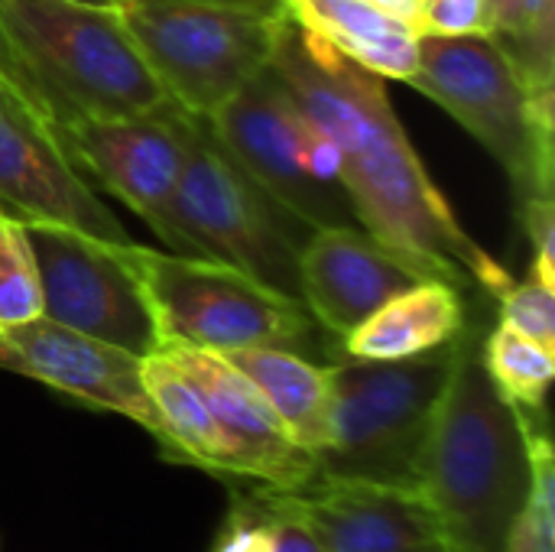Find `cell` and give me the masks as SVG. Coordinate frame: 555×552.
Masks as SVG:
<instances>
[{
	"instance_id": "6da1fadb",
	"label": "cell",
	"mask_w": 555,
	"mask_h": 552,
	"mask_svg": "<svg viewBox=\"0 0 555 552\" xmlns=\"http://www.w3.org/2000/svg\"><path fill=\"white\" fill-rule=\"evenodd\" d=\"M270 62L335 143L341 185L361 228L436 280L459 290L478 286L501 299L514 277L462 228L426 172L390 104L387 78L345 59L293 20L280 29Z\"/></svg>"
},
{
	"instance_id": "7a4b0ae2",
	"label": "cell",
	"mask_w": 555,
	"mask_h": 552,
	"mask_svg": "<svg viewBox=\"0 0 555 552\" xmlns=\"http://www.w3.org/2000/svg\"><path fill=\"white\" fill-rule=\"evenodd\" d=\"M485 335L468 322L429 433L420 495L459 552H504L530 495L533 416L511 403L481 358Z\"/></svg>"
},
{
	"instance_id": "3957f363",
	"label": "cell",
	"mask_w": 555,
	"mask_h": 552,
	"mask_svg": "<svg viewBox=\"0 0 555 552\" xmlns=\"http://www.w3.org/2000/svg\"><path fill=\"white\" fill-rule=\"evenodd\" d=\"M0 33L23 88L55 127L78 117L146 114L169 101L117 7L0 0Z\"/></svg>"
},
{
	"instance_id": "277c9868",
	"label": "cell",
	"mask_w": 555,
	"mask_h": 552,
	"mask_svg": "<svg viewBox=\"0 0 555 552\" xmlns=\"http://www.w3.org/2000/svg\"><path fill=\"white\" fill-rule=\"evenodd\" d=\"M124 260L140 280L163 345L205 351L283 348L319 364L341 358V342L328 335L302 299L283 296L250 273L189 254H166L120 244Z\"/></svg>"
},
{
	"instance_id": "5b68a950",
	"label": "cell",
	"mask_w": 555,
	"mask_h": 552,
	"mask_svg": "<svg viewBox=\"0 0 555 552\" xmlns=\"http://www.w3.org/2000/svg\"><path fill=\"white\" fill-rule=\"evenodd\" d=\"M455 342L400 361H332V433L315 478L420 491Z\"/></svg>"
},
{
	"instance_id": "8992f818",
	"label": "cell",
	"mask_w": 555,
	"mask_h": 552,
	"mask_svg": "<svg viewBox=\"0 0 555 552\" xmlns=\"http://www.w3.org/2000/svg\"><path fill=\"white\" fill-rule=\"evenodd\" d=\"M179 124L182 169L172 215L185 254L231 264L263 286L302 299L299 260L312 228L228 153L208 117L179 107Z\"/></svg>"
},
{
	"instance_id": "52a82bcc",
	"label": "cell",
	"mask_w": 555,
	"mask_h": 552,
	"mask_svg": "<svg viewBox=\"0 0 555 552\" xmlns=\"http://www.w3.org/2000/svg\"><path fill=\"white\" fill-rule=\"evenodd\" d=\"M410 85L442 104L498 159L517 208L553 198V91H530L491 33H420Z\"/></svg>"
},
{
	"instance_id": "ba28073f",
	"label": "cell",
	"mask_w": 555,
	"mask_h": 552,
	"mask_svg": "<svg viewBox=\"0 0 555 552\" xmlns=\"http://www.w3.org/2000/svg\"><path fill=\"white\" fill-rule=\"evenodd\" d=\"M166 98L208 117L270 65L283 0H124L117 3Z\"/></svg>"
},
{
	"instance_id": "9c48e42d",
	"label": "cell",
	"mask_w": 555,
	"mask_h": 552,
	"mask_svg": "<svg viewBox=\"0 0 555 552\" xmlns=\"http://www.w3.org/2000/svg\"><path fill=\"white\" fill-rule=\"evenodd\" d=\"M208 124L228 153L312 231L361 228L341 185L335 143L302 111L273 62L211 111Z\"/></svg>"
},
{
	"instance_id": "30bf717a",
	"label": "cell",
	"mask_w": 555,
	"mask_h": 552,
	"mask_svg": "<svg viewBox=\"0 0 555 552\" xmlns=\"http://www.w3.org/2000/svg\"><path fill=\"white\" fill-rule=\"evenodd\" d=\"M23 228L36 257L46 319L137 358L163 348L153 309L120 244L52 221H23Z\"/></svg>"
},
{
	"instance_id": "8fae6325",
	"label": "cell",
	"mask_w": 555,
	"mask_h": 552,
	"mask_svg": "<svg viewBox=\"0 0 555 552\" xmlns=\"http://www.w3.org/2000/svg\"><path fill=\"white\" fill-rule=\"evenodd\" d=\"M55 133L91 185L137 211L172 254H185L172 215L182 169V124L172 101L146 114L78 117L55 127Z\"/></svg>"
},
{
	"instance_id": "7c38bea8",
	"label": "cell",
	"mask_w": 555,
	"mask_h": 552,
	"mask_svg": "<svg viewBox=\"0 0 555 552\" xmlns=\"http://www.w3.org/2000/svg\"><path fill=\"white\" fill-rule=\"evenodd\" d=\"M0 211L16 221H52L101 241L127 244L124 224L68 159L55 124L0 75Z\"/></svg>"
},
{
	"instance_id": "4fadbf2b",
	"label": "cell",
	"mask_w": 555,
	"mask_h": 552,
	"mask_svg": "<svg viewBox=\"0 0 555 552\" xmlns=\"http://www.w3.org/2000/svg\"><path fill=\"white\" fill-rule=\"evenodd\" d=\"M0 368L117 413L143 426L163 449V426L143 387V358L39 316L0 332Z\"/></svg>"
},
{
	"instance_id": "5bb4252c",
	"label": "cell",
	"mask_w": 555,
	"mask_h": 552,
	"mask_svg": "<svg viewBox=\"0 0 555 552\" xmlns=\"http://www.w3.org/2000/svg\"><path fill=\"white\" fill-rule=\"evenodd\" d=\"M205 397L231 459V478L273 491H293L315 478V459L293 442L263 394L218 351L163 345Z\"/></svg>"
},
{
	"instance_id": "9a60e30c",
	"label": "cell",
	"mask_w": 555,
	"mask_h": 552,
	"mask_svg": "<svg viewBox=\"0 0 555 552\" xmlns=\"http://www.w3.org/2000/svg\"><path fill=\"white\" fill-rule=\"evenodd\" d=\"M273 495L325 552H459L420 491L312 478L302 488Z\"/></svg>"
},
{
	"instance_id": "2e32d148",
	"label": "cell",
	"mask_w": 555,
	"mask_h": 552,
	"mask_svg": "<svg viewBox=\"0 0 555 552\" xmlns=\"http://www.w3.org/2000/svg\"><path fill=\"white\" fill-rule=\"evenodd\" d=\"M302 303L338 342L393 296L436 280L364 228H319L299 260Z\"/></svg>"
},
{
	"instance_id": "e0dca14e",
	"label": "cell",
	"mask_w": 555,
	"mask_h": 552,
	"mask_svg": "<svg viewBox=\"0 0 555 552\" xmlns=\"http://www.w3.org/2000/svg\"><path fill=\"white\" fill-rule=\"evenodd\" d=\"M465 325L468 309L462 290L446 280H423L348 332L341 338V355L361 361L416 358L455 342Z\"/></svg>"
},
{
	"instance_id": "ac0fdd59",
	"label": "cell",
	"mask_w": 555,
	"mask_h": 552,
	"mask_svg": "<svg viewBox=\"0 0 555 552\" xmlns=\"http://www.w3.org/2000/svg\"><path fill=\"white\" fill-rule=\"evenodd\" d=\"M296 26L358 62L361 68L387 78L410 81L420 62V33L371 0H283Z\"/></svg>"
},
{
	"instance_id": "d6986e66",
	"label": "cell",
	"mask_w": 555,
	"mask_h": 552,
	"mask_svg": "<svg viewBox=\"0 0 555 552\" xmlns=\"http://www.w3.org/2000/svg\"><path fill=\"white\" fill-rule=\"evenodd\" d=\"M224 358L263 394L296 446L312 459L332 433V364H319L283 348H237Z\"/></svg>"
},
{
	"instance_id": "ffe728a7",
	"label": "cell",
	"mask_w": 555,
	"mask_h": 552,
	"mask_svg": "<svg viewBox=\"0 0 555 552\" xmlns=\"http://www.w3.org/2000/svg\"><path fill=\"white\" fill-rule=\"evenodd\" d=\"M143 387L163 426V455L169 462H185L211 475L231 478V459L211 410L189 374L159 348L143 358Z\"/></svg>"
},
{
	"instance_id": "44dd1931",
	"label": "cell",
	"mask_w": 555,
	"mask_h": 552,
	"mask_svg": "<svg viewBox=\"0 0 555 552\" xmlns=\"http://www.w3.org/2000/svg\"><path fill=\"white\" fill-rule=\"evenodd\" d=\"M481 358L501 394L530 416H543L555 377V351L498 322L481 342Z\"/></svg>"
},
{
	"instance_id": "7402d4cb",
	"label": "cell",
	"mask_w": 555,
	"mask_h": 552,
	"mask_svg": "<svg viewBox=\"0 0 555 552\" xmlns=\"http://www.w3.org/2000/svg\"><path fill=\"white\" fill-rule=\"evenodd\" d=\"M491 36L511 55L530 91H553L555 0H507Z\"/></svg>"
},
{
	"instance_id": "603a6c76",
	"label": "cell",
	"mask_w": 555,
	"mask_h": 552,
	"mask_svg": "<svg viewBox=\"0 0 555 552\" xmlns=\"http://www.w3.org/2000/svg\"><path fill=\"white\" fill-rule=\"evenodd\" d=\"M504 552H555V455L546 429L530 433V495Z\"/></svg>"
},
{
	"instance_id": "cb8c5ba5",
	"label": "cell",
	"mask_w": 555,
	"mask_h": 552,
	"mask_svg": "<svg viewBox=\"0 0 555 552\" xmlns=\"http://www.w3.org/2000/svg\"><path fill=\"white\" fill-rule=\"evenodd\" d=\"M42 316L36 257L23 221L0 211V332Z\"/></svg>"
},
{
	"instance_id": "d4e9b609",
	"label": "cell",
	"mask_w": 555,
	"mask_h": 552,
	"mask_svg": "<svg viewBox=\"0 0 555 552\" xmlns=\"http://www.w3.org/2000/svg\"><path fill=\"white\" fill-rule=\"evenodd\" d=\"M501 325L555 351V286L543 283L533 270L524 283L514 280L501 296Z\"/></svg>"
},
{
	"instance_id": "484cf974",
	"label": "cell",
	"mask_w": 555,
	"mask_h": 552,
	"mask_svg": "<svg viewBox=\"0 0 555 552\" xmlns=\"http://www.w3.org/2000/svg\"><path fill=\"white\" fill-rule=\"evenodd\" d=\"M273 543V517L257 485L231 488V508L224 524L218 527L211 552H270Z\"/></svg>"
},
{
	"instance_id": "4316f807",
	"label": "cell",
	"mask_w": 555,
	"mask_h": 552,
	"mask_svg": "<svg viewBox=\"0 0 555 552\" xmlns=\"http://www.w3.org/2000/svg\"><path fill=\"white\" fill-rule=\"evenodd\" d=\"M491 0H426L420 33L433 36H478L491 33Z\"/></svg>"
},
{
	"instance_id": "83f0119b",
	"label": "cell",
	"mask_w": 555,
	"mask_h": 552,
	"mask_svg": "<svg viewBox=\"0 0 555 552\" xmlns=\"http://www.w3.org/2000/svg\"><path fill=\"white\" fill-rule=\"evenodd\" d=\"M520 221L530 238L533 264L530 270L555 286V202L553 198H530L520 205Z\"/></svg>"
},
{
	"instance_id": "f1b7e54d",
	"label": "cell",
	"mask_w": 555,
	"mask_h": 552,
	"mask_svg": "<svg viewBox=\"0 0 555 552\" xmlns=\"http://www.w3.org/2000/svg\"><path fill=\"white\" fill-rule=\"evenodd\" d=\"M260 495H263V501L270 508V517H273V543H270V552H325L322 543L315 540V534L289 508H283L270 488H260Z\"/></svg>"
},
{
	"instance_id": "f546056e",
	"label": "cell",
	"mask_w": 555,
	"mask_h": 552,
	"mask_svg": "<svg viewBox=\"0 0 555 552\" xmlns=\"http://www.w3.org/2000/svg\"><path fill=\"white\" fill-rule=\"evenodd\" d=\"M377 10H384V13H390L393 20H400V23H406V26H413L416 33H420V20H423V3L426 0H371Z\"/></svg>"
},
{
	"instance_id": "4dcf8cb0",
	"label": "cell",
	"mask_w": 555,
	"mask_h": 552,
	"mask_svg": "<svg viewBox=\"0 0 555 552\" xmlns=\"http://www.w3.org/2000/svg\"><path fill=\"white\" fill-rule=\"evenodd\" d=\"M0 75H3V78H10V81H16V85L23 88L20 68H16V62H13V55H10V46H7L3 33H0ZM23 91H26V88H23ZM26 94H29V91H26Z\"/></svg>"
},
{
	"instance_id": "1f68e13d",
	"label": "cell",
	"mask_w": 555,
	"mask_h": 552,
	"mask_svg": "<svg viewBox=\"0 0 555 552\" xmlns=\"http://www.w3.org/2000/svg\"><path fill=\"white\" fill-rule=\"evenodd\" d=\"M81 3H98V7H117L114 0H81Z\"/></svg>"
},
{
	"instance_id": "d6a6232c",
	"label": "cell",
	"mask_w": 555,
	"mask_h": 552,
	"mask_svg": "<svg viewBox=\"0 0 555 552\" xmlns=\"http://www.w3.org/2000/svg\"><path fill=\"white\" fill-rule=\"evenodd\" d=\"M114 3H124V0H114Z\"/></svg>"
}]
</instances>
